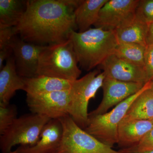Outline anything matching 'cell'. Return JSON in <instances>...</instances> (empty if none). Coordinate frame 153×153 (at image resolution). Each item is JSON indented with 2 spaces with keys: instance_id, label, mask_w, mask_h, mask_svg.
Listing matches in <instances>:
<instances>
[{
  "instance_id": "cell-1",
  "label": "cell",
  "mask_w": 153,
  "mask_h": 153,
  "mask_svg": "<svg viewBox=\"0 0 153 153\" xmlns=\"http://www.w3.org/2000/svg\"><path fill=\"white\" fill-rule=\"evenodd\" d=\"M78 0H30L15 32L22 40L48 46L69 39L76 31L74 11Z\"/></svg>"
},
{
  "instance_id": "cell-2",
  "label": "cell",
  "mask_w": 153,
  "mask_h": 153,
  "mask_svg": "<svg viewBox=\"0 0 153 153\" xmlns=\"http://www.w3.org/2000/svg\"><path fill=\"white\" fill-rule=\"evenodd\" d=\"M69 39L79 66L87 71L99 66L114 54L118 44L114 31L99 28H91L82 33L72 31Z\"/></svg>"
},
{
  "instance_id": "cell-3",
  "label": "cell",
  "mask_w": 153,
  "mask_h": 153,
  "mask_svg": "<svg viewBox=\"0 0 153 153\" xmlns=\"http://www.w3.org/2000/svg\"><path fill=\"white\" fill-rule=\"evenodd\" d=\"M78 64L72 42L68 39L46 46L40 55L37 76L74 81L81 74Z\"/></svg>"
},
{
  "instance_id": "cell-4",
  "label": "cell",
  "mask_w": 153,
  "mask_h": 153,
  "mask_svg": "<svg viewBox=\"0 0 153 153\" xmlns=\"http://www.w3.org/2000/svg\"><path fill=\"white\" fill-rule=\"evenodd\" d=\"M151 85L150 80L138 92L116 105L109 112L102 114L88 116V122L84 130L104 144L112 148L117 143L119 125L130 106L141 94L151 87Z\"/></svg>"
},
{
  "instance_id": "cell-5",
  "label": "cell",
  "mask_w": 153,
  "mask_h": 153,
  "mask_svg": "<svg viewBox=\"0 0 153 153\" xmlns=\"http://www.w3.org/2000/svg\"><path fill=\"white\" fill-rule=\"evenodd\" d=\"M51 120L46 116L33 113L17 118L0 135L1 152L12 153V149L17 145L33 146L36 144L44 127Z\"/></svg>"
},
{
  "instance_id": "cell-6",
  "label": "cell",
  "mask_w": 153,
  "mask_h": 153,
  "mask_svg": "<svg viewBox=\"0 0 153 153\" xmlns=\"http://www.w3.org/2000/svg\"><path fill=\"white\" fill-rule=\"evenodd\" d=\"M105 76L103 72L94 70L73 82L70 89L68 114L82 129L86 127L88 122L89 101L95 97L97 92L102 86Z\"/></svg>"
},
{
  "instance_id": "cell-7",
  "label": "cell",
  "mask_w": 153,
  "mask_h": 153,
  "mask_svg": "<svg viewBox=\"0 0 153 153\" xmlns=\"http://www.w3.org/2000/svg\"><path fill=\"white\" fill-rule=\"evenodd\" d=\"M59 119L62 124L63 134L57 153H121L88 133L69 115Z\"/></svg>"
},
{
  "instance_id": "cell-8",
  "label": "cell",
  "mask_w": 153,
  "mask_h": 153,
  "mask_svg": "<svg viewBox=\"0 0 153 153\" xmlns=\"http://www.w3.org/2000/svg\"><path fill=\"white\" fill-rule=\"evenodd\" d=\"M70 89L41 94H27L26 102L31 113L58 119L69 115Z\"/></svg>"
},
{
  "instance_id": "cell-9",
  "label": "cell",
  "mask_w": 153,
  "mask_h": 153,
  "mask_svg": "<svg viewBox=\"0 0 153 153\" xmlns=\"http://www.w3.org/2000/svg\"><path fill=\"white\" fill-rule=\"evenodd\" d=\"M46 46L26 42L18 35L14 36L10 47L17 73L20 76L25 78L37 76L40 55Z\"/></svg>"
},
{
  "instance_id": "cell-10",
  "label": "cell",
  "mask_w": 153,
  "mask_h": 153,
  "mask_svg": "<svg viewBox=\"0 0 153 153\" xmlns=\"http://www.w3.org/2000/svg\"><path fill=\"white\" fill-rule=\"evenodd\" d=\"M145 85L137 82H124L105 76L102 86L103 90L102 100L97 108L88 114V116L106 113L111 108L138 92Z\"/></svg>"
},
{
  "instance_id": "cell-11",
  "label": "cell",
  "mask_w": 153,
  "mask_h": 153,
  "mask_svg": "<svg viewBox=\"0 0 153 153\" xmlns=\"http://www.w3.org/2000/svg\"><path fill=\"white\" fill-rule=\"evenodd\" d=\"M139 0H108L101 8L95 28L114 31L135 14Z\"/></svg>"
},
{
  "instance_id": "cell-12",
  "label": "cell",
  "mask_w": 153,
  "mask_h": 153,
  "mask_svg": "<svg viewBox=\"0 0 153 153\" xmlns=\"http://www.w3.org/2000/svg\"><path fill=\"white\" fill-rule=\"evenodd\" d=\"M99 66L107 77L143 85L149 82L143 67L120 59L114 54L108 56Z\"/></svg>"
},
{
  "instance_id": "cell-13",
  "label": "cell",
  "mask_w": 153,
  "mask_h": 153,
  "mask_svg": "<svg viewBox=\"0 0 153 153\" xmlns=\"http://www.w3.org/2000/svg\"><path fill=\"white\" fill-rule=\"evenodd\" d=\"M62 134L63 127L59 119L51 120L44 127L36 144L20 146L12 153H57Z\"/></svg>"
},
{
  "instance_id": "cell-14",
  "label": "cell",
  "mask_w": 153,
  "mask_h": 153,
  "mask_svg": "<svg viewBox=\"0 0 153 153\" xmlns=\"http://www.w3.org/2000/svg\"><path fill=\"white\" fill-rule=\"evenodd\" d=\"M25 86L24 77L17 73L13 54L0 70V106L10 104V100L16 91H24Z\"/></svg>"
},
{
  "instance_id": "cell-15",
  "label": "cell",
  "mask_w": 153,
  "mask_h": 153,
  "mask_svg": "<svg viewBox=\"0 0 153 153\" xmlns=\"http://www.w3.org/2000/svg\"><path fill=\"white\" fill-rule=\"evenodd\" d=\"M153 128L152 120L124 118L118 128L117 144L121 149L131 147L139 142Z\"/></svg>"
},
{
  "instance_id": "cell-16",
  "label": "cell",
  "mask_w": 153,
  "mask_h": 153,
  "mask_svg": "<svg viewBox=\"0 0 153 153\" xmlns=\"http://www.w3.org/2000/svg\"><path fill=\"white\" fill-rule=\"evenodd\" d=\"M148 25L136 17L135 14L114 30L118 44L132 43L147 47Z\"/></svg>"
},
{
  "instance_id": "cell-17",
  "label": "cell",
  "mask_w": 153,
  "mask_h": 153,
  "mask_svg": "<svg viewBox=\"0 0 153 153\" xmlns=\"http://www.w3.org/2000/svg\"><path fill=\"white\" fill-rule=\"evenodd\" d=\"M24 91L27 94H36L62 91L71 89L74 81L57 77L39 75L30 78L24 77Z\"/></svg>"
},
{
  "instance_id": "cell-18",
  "label": "cell",
  "mask_w": 153,
  "mask_h": 153,
  "mask_svg": "<svg viewBox=\"0 0 153 153\" xmlns=\"http://www.w3.org/2000/svg\"><path fill=\"white\" fill-rule=\"evenodd\" d=\"M108 0H82L74 11L75 23L79 33L89 30L97 21L101 8Z\"/></svg>"
},
{
  "instance_id": "cell-19",
  "label": "cell",
  "mask_w": 153,
  "mask_h": 153,
  "mask_svg": "<svg viewBox=\"0 0 153 153\" xmlns=\"http://www.w3.org/2000/svg\"><path fill=\"white\" fill-rule=\"evenodd\" d=\"M27 1L0 0V27H16L25 15Z\"/></svg>"
},
{
  "instance_id": "cell-20",
  "label": "cell",
  "mask_w": 153,
  "mask_h": 153,
  "mask_svg": "<svg viewBox=\"0 0 153 153\" xmlns=\"http://www.w3.org/2000/svg\"><path fill=\"white\" fill-rule=\"evenodd\" d=\"M150 88L136 99L130 106L124 118L139 120L153 119V93Z\"/></svg>"
},
{
  "instance_id": "cell-21",
  "label": "cell",
  "mask_w": 153,
  "mask_h": 153,
  "mask_svg": "<svg viewBox=\"0 0 153 153\" xmlns=\"http://www.w3.org/2000/svg\"><path fill=\"white\" fill-rule=\"evenodd\" d=\"M147 47L132 43L118 44L114 54L119 58L144 68V57Z\"/></svg>"
},
{
  "instance_id": "cell-22",
  "label": "cell",
  "mask_w": 153,
  "mask_h": 153,
  "mask_svg": "<svg viewBox=\"0 0 153 153\" xmlns=\"http://www.w3.org/2000/svg\"><path fill=\"white\" fill-rule=\"evenodd\" d=\"M17 108L15 105L0 106V135H2L17 118Z\"/></svg>"
},
{
  "instance_id": "cell-23",
  "label": "cell",
  "mask_w": 153,
  "mask_h": 153,
  "mask_svg": "<svg viewBox=\"0 0 153 153\" xmlns=\"http://www.w3.org/2000/svg\"><path fill=\"white\" fill-rule=\"evenodd\" d=\"M135 15L147 25L153 22V0H139Z\"/></svg>"
},
{
  "instance_id": "cell-24",
  "label": "cell",
  "mask_w": 153,
  "mask_h": 153,
  "mask_svg": "<svg viewBox=\"0 0 153 153\" xmlns=\"http://www.w3.org/2000/svg\"><path fill=\"white\" fill-rule=\"evenodd\" d=\"M153 150V128L136 145L131 147L121 149V153L142 152Z\"/></svg>"
},
{
  "instance_id": "cell-25",
  "label": "cell",
  "mask_w": 153,
  "mask_h": 153,
  "mask_svg": "<svg viewBox=\"0 0 153 153\" xmlns=\"http://www.w3.org/2000/svg\"><path fill=\"white\" fill-rule=\"evenodd\" d=\"M16 35L15 27H0V49L10 47L11 41Z\"/></svg>"
},
{
  "instance_id": "cell-26",
  "label": "cell",
  "mask_w": 153,
  "mask_h": 153,
  "mask_svg": "<svg viewBox=\"0 0 153 153\" xmlns=\"http://www.w3.org/2000/svg\"><path fill=\"white\" fill-rule=\"evenodd\" d=\"M144 68L148 81L153 79V46H147L144 57Z\"/></svg>"
},
{
  "instance_id": "cell-27",
  "label": "cell",
  "mask_w": 153,
  "mask_h": 153,
  "mask_svg": "<svg viewBox=\"0 0 153 153\" xmlns=\"http://www.w3.org/2000/svg\"><path fill=\"white\" fill-rule=\"evenodd\" d=\"M146 43L147 46H153V22L148 25Z\"/></svg>"
},
{
  "instance_id": "cell-28",
  "label": "cell",
  "mask_w": 153,
  "mask_h": 153,
  "mask_svg": "<svg viewBox=\"0 0 153 153\" xmlns=\"http://www.w3.org/2000/svg\"><path fill=\"white\" fill-rule=\"evenodd\" d=\"M126 153H153V150L146 151V152H128Z\"/></svg>"
},
{
  "instance_id": "cell-29",
  "label": "cell",
  "mask_w": 153,
  "mask_h": 153,
  "mask_svg": "<svg viewBox=\"0 0 153 153\" xmlns=\"http://www.w3.org/2000/svg\"><path fill=\"white\" fill-rule=\"evenodd\" d=\"M151 88L150 89L153 93V79L152 80H151Z\"/></svg>"
},
{
  "instance_id": "cell-30",
  "label": "cell",
  "mask_w": 153,
  "mask_h": 153,
  "mask_svg": "<svg viewBox=\"0 0 153 153\" xmlns=\"http://www.w3.org/2000/svg\"><path fill=\"white\" fill-rule=\"evenodd\" d=\"M152 122L153 123V119L152 120Z\"/></svg>"
}]
</instances>
